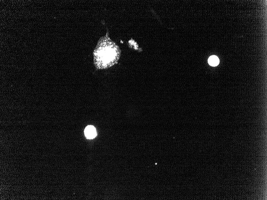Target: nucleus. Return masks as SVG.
<instances>
[{
	"instance_id": "1",
	"label": "nucleus",
	"mask_w": 267,
	"mask_h": 200,
	"mask_svg": "<svg viewBox=\"0 0 267 200\" xmlns=\"http://www.w3.org/2000/svg\"><path fill=\"white\" fill-rule=\"evenodd\" d=\"M85 134L86 138L89 139H93L96 136V129L93 126L88 125L85 130Z\"/></svg>"
},
{
	"instance_id": "2",
	"label": "nucleus",
	"mask_w": 267,
	"mask_h": 200,
	"mask_svg": "<svg viewBox=\"0 0 267 200\" xmlns=\"http://www.w3.org/2000/svg\"><path fill=\"white\" fill-rule=\"evenodd\" d=\"M208 62L211 66H216L219 64V59L216 56H212L209 58Z\"/></svg>"
}]
</instances>
